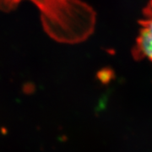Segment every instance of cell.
Listing matches in <instances>:
<instances>
[{"instance_id": "cell-2", "label": "cell", "mask_w": 152, "mask_h": 152, "mask_svg": "<svg viewBox=\"0 0 152 152\" xmlns=\"http://www.w3.org/2000/svg\"><path fill=\"white\" fill-rule=\"evenodd\" d=\"M143 18L139 21L140 33L133 48L136 59L147 58L152 63V0H150L142 11Z\"/></svg>"}, {"instance_id": "cell-1", "label": "cell", "mask_w": 152, "mask_h": 152, "mask_svg": "<svg viewBox=\"0 0 152 152\" xmlns=\"http://www.w3.org/2000/svg\"><path fill=\"white\" fill-rule=\"evenodd\" d=\"M24 0H0V10H14ZM41 11L44 28L55 40L80 42L91 34L94 26V14L78 0H29Z\"/></svg>"}]
</instances>
